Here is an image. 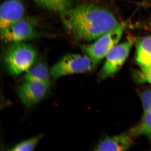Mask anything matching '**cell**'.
<instances>
[{
    "mask_svg": "<svg viewBox=\"0 0 151 151\" xmlns=\"http://www.w3.org/2000/svg\"><path fill=\"white\" fill-rule=\"evenodd\" d=\"M67 31L77 40L89 41L126 26L104 7L92 4L73 6L60 14Z\"/></svg>",
    "mask_w": 151,
    "mask_h": 151,
    "instance_id": "1",
    "label": "cell"
},
{
    "mask_svg": "<svg viewBox=\"0 0 151 151\" xmlns=\"http://www.w3.org/2000/svg\"><path fill=\"white\" fill-rule=\"evenodd\" d=\"M4 61L11 76H16L26 72L37 57V52L31 45L24 42L10 43L4 54Z\"/></svg>",
    "mask_w": 151,
    "mask_h": 151,
    "instance_id": "2",
    "label": "cell"
},
{
    "mask_svg": "<svg viewBox=\"0 0 151 151\" xmlns=\"http://www.w3.org/2000/svg\"><path fill=\"white\" fill-rule=\"evenodd\" d=\"M97 65L89 56L85 55H66L50 69L51 77L55 80L62 77L92 70Z\"/></svg>",
    "mask_w": 151,
    "mask_h": 151,
    "instance_id": "3",
    "label": "cell"
},
{
    "mask_svg": "<svg viewBox=\"0 0 151 151\" xmlns=\"http://www.w3.org/2000/svg\"><path fill=\"white\" fill-rule=\"evenodd\" d=\"M125 28H119L104 34L92 44L81 46V50L97 65L117 44Z\"/></svg>",
    "mask_w": 151,
    "mask_h": 151,
    "instance_id": "4",
    "label": "cell"
},
{
    "mask_svg": "<svg viewBox=\"0 0 151 151\" xmlns=\"http://www.w3.org/2000/svg\"><path fill=\"white\" fill-rule=\"evenodd\" d=\"M1 39L3 42L12 43L24 42L40 36L33 22L23 18L1 31Z\"/></svg>",
    "mask_w": 151,
    "mask_h": 151,
    "instance_id": "5",
    "label": "cell"
},
{
    "mask_svg": "<svg viewBox=\"0 0 151 151\" xmlns=\"http://www.w3.org/2000/svg\"><path fill=\"white\" fill-rule=\"evenodd\" d=\"M133 43V40L129 38L113 47L107 55L105 63L99 73L100 78H108L119 70L127 59Z\"/></svg>",
    "mask_w": 151,
    "mask_h": 151,
    "instance_id": "6",
    "label": "cell"
},
{
    "mask_svg": "<svg viewBox=\"0 0 151 151\" xmlns=\"http://www.w3.org/2000/svg\"><path fill=\"white\" fill-rule=\"evenodd\" d=\"M50 86L40 82L25 81L17 88L21 101L26 106L30 107L38 103L46 97Z\"/></svg>",
    "mask_w": 151,
    "mask_h": 151,
    "instance_id": "7",
    "label": "cell"
},
{
    "mask_svg": "<svg viewBox=\"0 0 151 151\" xmlns=\"http://www.w3.org/2000/svg\"><path fill=\"white\" fill-rule=\"evenodd\" d=\"M24 9L20 0H6L0 7V30L5 29L24 18Z\"/></svg>",
    "mask_w": 151,
    "mask_h": 151,
    "instance_id": "8",
    "label": "cell"
},
{
    "mask_svg": "<svg viewBox=\"0 0 151 151\" xmlns=\"http://www.w3.org/2000/svg\"><path fill=\"white\" fill-rule=\"evenodd\" d=\"M131 133H124L107 137L101 140L95 148L96 151H126L133 142Z\"/></svg>",
    "mask_w": 151,
    "mask_h": 151,
    "instance_id": "9",
    "label": "cell"
},
{
    "mask_svg": "<svg viewBox=\"0 0 151 151\" xmlns=\"http://www.w3.org/2000/svg\"><path fill=\"white\" fill-rule=\"evenodd\" d=\"M136 60L140 68L151 66V35L142 37L137 41Z\"/></svg>",
    "mask_w": 151,
    "mask_h": 151,
    "instance_id": "10",
    "label": "cell"
},
{
    "mask_svg": "<svg viewBox=\"0 0 151 151\" xmlns=\"http://www.w3.org/2000/svg\"><path fill=\"white\" fill-rule=\"evenodd\" d=\"M26 73L24 81H37L50 86L52 84L50 71L47 65L42 62L34 64Z\"/></svg>",
    "mask_w": 151,
    "mask_h": 151,
    "instance_id": "11",
    "label": "cell"
},
{
    "mask_svg": "<svg viewBox=\"0 0 151 151\" xmlns=\"http://www.w3.org/2000/svg\"><path fill=\"white\" fill-rule=\"evenodd\" d=\"M37 5L47 10L60 14L73 7V0H33Z\"/></svg>",
    "mask_w": 151,
    "mask_h": 151,
    "instance_id": "12",
    "label": "cell"
},
{
    "mask_svg": "<svg viewBox=\"0 0 151 151\" xmlns=\"http://www.w3.org/2000/svg\"><path fill=\"white\" fill-rule=\"evenodd\" d=\"M129 133L133 136H143L151 139V116L148 113L143 114L140 122Z\"/></svg>",
    "mask_w": 151,
    "mask_h": 151,
    "instance_id": "13",
    "label": "cell"
},
{
    "mask_svg": "<svg viewBox=\"0 0 151 151\" xmlns=\"http://www.w3.org/2000/svg\"><path fill=\"white\" fill-rule=\"evenodd\" d=\"M43 137L42 134L21 142L11 148L10 151H33Z\"/></svg>",
    "mask_w": 151,
    "mask_h": 151,
    "instance_id": "14",
    "label": "cell"
},
{
    "mask_svg": "<svg viewBox=\"0 0 151 151\" xmlns=\"http://www.w3.org/2000/svg\"><path fill=\"white\" fill-rule=\"evenodd\" d=\"M135 77L139 83H146L151 85V66L140 68L139 70L135 73Z\"/></svg>",
    "mask_w": 151,
    "mask_h": 151,
    "instance_id": "15",
    "label": "cell"
},
{
    "mask_svg": "<svg viewBox=\"0 0 151 151\" xmlns=\"http://www.w3.org/2000/svg\"><path fill=\"white\" fill-rule=\"evenodd\" d=\"M141 99L143 114L148 112L151 109V89L145 90L141 94Z\"/></svg>",
    "mask_w": 151,
    "mask_h": 151,
    "instance_id": "16",
    "label": "cell"
},
{
    "mask_svg": "<svg viewBox=\"0 0 151 151\" xmlns=\"http://www.w3.org/2000/svg\"><path fill=\"white\" fill-rule=\"evenodd\" d=\"M148 1L150 2H151V0H148Z\"/></svg>",
    "mask_w": 151,
    "mask_h": 151,
    "instance_id": "17",
    "label": "cell"
}]
</instances>
